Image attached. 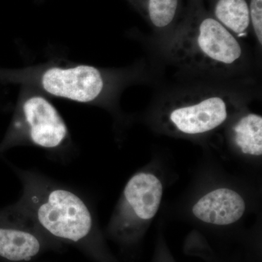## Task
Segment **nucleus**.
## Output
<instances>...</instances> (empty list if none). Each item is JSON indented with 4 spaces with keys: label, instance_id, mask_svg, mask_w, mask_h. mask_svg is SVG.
<instances>
[{
    "label": "nucleus",
    "instance_id": "1",
    "mask_svg": "<svg viewBox=\"0 0 262 262\" xmlns=\"http://www.w3.org/2000/svg\"><path fill=\"white\" fill-rule=\"evenodd\" d=\"M155 42L164 59L190 80L249 82L252 64L244 43L203 3H190L173 29Z\"/></svg>",
    "mask_w": 262,
    "mask_h": 262
},
{
    "label": "nucleus",
    "instance_id": "2",
    "mask_svg": "<svg viewBox=\"0 0 262 262\" xmlns=\"http://www.w3.org/2000/svg\"><path fill=\"white\" fill-rule=\"evenodd\" d=\"M139 67L107 69L56 61L18 69L0 67V84L28 86L46 96L112 107L127 86L140 80Z\"/></svg>",
    "mask_w": 262,
    "mask_h": 262
},
{
    "label": "nucleus",
    "instance_id": "3",
    "mask_svg": "<svg viewBox=\"0 0 262 262\" xmlns=\"http://www.w3.org/2000/svg\"><path fill=\"white\" fill-rule=\"evenodd\" d=\"M156 98L158 111L179 134L201 136L225 124L253 99L248 82L188 80Z\"/></svg>",
    "mask_w": 262,
    "mask_h": 262
},
{
    "label": "nucleus",
    "instance_id": "4",
    "mask_svg": "<svg viewBox=\"0 0 262 262\" xmlns=\"http://www.w3.org/2000/svg\"><path fill=\"white\" fill-rule=\"evenodd\" d=\"M15 170L23 193L18 203L3 210L5 213L57 238L73 243L89 238L94 218L78 194L39 174Z\"/></svg>",
    "mask_w": 262,
    "mask_h": 262
},
{
    "label": "nucleus",
    "instance_id": "5",
    "mask_svg": "<svg viewBox=\"0 0 262 262\" xmlns=\"http://www.w3.org/2000/svg\"><path fill=\"white\" fill-rule=\"evenodd\" d=\"M11 121L0 141V156L18 146L59 151L70 141L67 124L48 96L28 86H19Z\"/></svg>",
    "mask_w": 262,
    "mask_h": 262
},
{
    "label": "nucleus",
    "instance_id": "6",
    "mask_svg": "<svg viewBox=\"0 0 262 262\" xmlns=\"http://www.w3.org/2000/svg\"><path fill=\"white\" fill-rule=\"evenodd\" d=\"M163 191V184L156 176L143 172L134 175L124 189L118 230H123L131 220L154 218L159 210Z\"/></svg>",
    "mask_w": 262,
    "mask_h": 262
},
{
    "label": "nucleus",
    "instance_id": "7",
    "mask_svg": "<svg viewBox=\"0 0 262 262\" xmlns=\"http://www.w3.org/2000/svg\"><path fill=\"white\" fill-rule=\"evenodd\" d=\"M246 203L238 193L227 188H220L202 196L192 208L198 220L219 226L232 225L242 218Z\"/></svg>",
    "mask_w": 262,
    "mask_h": 262
},
{
    "label": "nucleus",
    "instance_id": "8",
    "mask_svg": "<svg viewBox=\"0 0 262 262\" xmlns=\"http://www.w3.org/2000/svg\"><path fill=\"white\" fill-rule=\"evenodd\" d=\"M28 224L0 211V257L11 261H28L37 256L42 244Z\"/></svg>",
    "mask_w": 262,
    "mask_h": 262
},
{
    "label": "nucleus",
    "instance_id": "9",
    "mask_svg": "<svg viewBox=\"0 0 262 262\" xmlns=\"http://www.w3.org/2000/svg\"><path fill=\"white\" fill-rule=\"evenodd\" d=\"M143 17L156 37L165 35L178 23L182 0H126Z\"/></svg>",
    "mask_w": 262,
    "mask_h": 262
},
{
    "label": "nucleus",
    "instance_id": "10",
    "mask_svg": "<svg viewBox=\"0 0 262 262\" xmlns=\"http://www.w3.org/2000/svg\"><path fill=\"white\" fill-rule=\"evenodd\" d=\"M211 8L213 18L241 40L251 32L248 0H212Z\"/></svg>",
    "mask_w": 262,
    "mask_h": 262
},
{
    "label": "nucleus",
    "instance_id": "11",
    "mask_svg": "<svg viewBox=\"0 0 262 262\" xmlns=\"http://www.w3.org/2000/svg\"><path fill=\"white\" fill-rule=\"evenodd\" d=\"M231 139L239 151L249 156L262 154V117L247 113L239 115L231 127Z\"/></svg>",
    "mask_w": 262,
    "mask_h": 262
},
{
    "label": "nucleus",
    "instance_id": "12",
    "mask_svg": "<svg viewBox=\"0 0 262 262\" xmlns=\"http://www.w3.org/2000/svg\"><path fill=\"white\" fill-rule=\"evenodd\" d=\"M251 32L260 51L262 47V0H249Z\"/></svg>",
    "mask_w": 262,
    "mask_h": 262
},
{
    "label": "nucleus",
    "instance_id": "13",
    "mask_svg": "<svg viewBox=\"0 0 262 262\" xmlns=\"http://www.w3.org/2000/svg\"><path fill=\"white\" fill-rule=\"evenodd\" d=\"M203 2V0H190L191 3H201Z\"/></svg>",
    "mask_w": 262,
    "mask_h": 262
},
{
    "label": "nucleus",
    "instance_id": "14",
    "mask_svg": "<svg viewBox=\"0 0 262 262\" xmlns=\"http://www.w3.org/2000/svg\"><path fill=\"white\" fill-rule=\"evenodd\" d=\"M159 262H167V261H165H165H160Z\"/></svg>",
    "mask_w": 262,
    "mask_h": 262
}]
</instances>
